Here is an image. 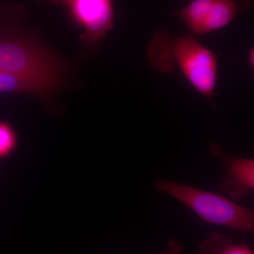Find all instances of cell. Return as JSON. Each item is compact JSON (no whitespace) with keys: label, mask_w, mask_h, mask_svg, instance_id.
<instances>
[{"label":"cell","mask_w":254,"mask_h":254,"mask_svg":"<svg viewBox=\"0 0 254 254\" xmlns=\"http://www.w3.org/2000/svg\"><path fill=\"white\" fill-rule=\"evenodd\" d=\"M41 1H47V0H41Z\"/></svg>","instance_id":"13"},{"label":"cell","mask_w":254,"mask_h":254,"mask_svg":"<svg viewBox=\"0 0 254 254\" xmlns=\"http://www.w3.org/2000/svg\"><path fill=\"white\" fill-rule=\"evenodd\" d=\"M200 254H254L245 243H238L220 232H211L199 245Z\"/></svg>","instance_id":"8"},{"label":"cell","mask_w":254,"mask_h":254,"mask_svg":"<svg viewBox=\"0 0 254 254\" xmlns=\"http://www.w3.org/2000/svg\"><path fill=\"white\" fill-rule=\"evenodd\" d=\"M240 10V4L236 0H215L203 24L201 35L226 27Z\"/></svg>","instance_id":"7"},{"label":"cell","mask_w":254,"mask_h":254,"mask_svg":"<svg viewBox=\"0 0 254 254\" xmlns=\"http://www.w3.org/2000/svg\"><path fill=\"white\" fill-rule=\"evenodd\" d=\"M208 151L225 168V179L220 185L222 193L239 203L254 191V159L227 154L223 146L216 142L209 145Z\"/></svg>","instance_id":"5"},{"label":"cell","mask_w":254,"mask_h":254,"mask_svg":"<svg viewBox=\"0 0 254 254\" xmlns=\"http://www.w3.org/2000/svg\"><path fill=\"white\" fill-rule=\"evenodd\" d=\"M248 63L251 67L254 68V48L251 49L249 52L248 55Z\"/></svg>","instance_id":"12"},{"label":"cell","mask_w":254,"mask_h":254,"mask_svg":"<svg viewBox=\"0 0 254 254\" xmlns=\"http://www.w3.org/2000/svg\"><path fill=\"white\" fill-rule=\"evenodd\" d=\"M62 6L81 30L79 41L88 51L98 48L114 28V0H47Z\"/></svg>","instance_id":"4"},{"label":"cell","mask_w":254,"mask_h":254,"mask_svg":"<svg viewBox=\"0 0 254 254\" xmlns=\"http://www.w3.org/2000/svg\"><path fill=\"white\" fill-rule=\"evenodd\" d=\"M153 187L187 205L203 222L254 234L253 209L225 195L163 179L155 180Z\"/></svg>","instance_id":"3"},{"label":"cell","mask_w":254,"mask_h":254,"mask_svg":"<svg viewBox=\"0 0 254 254\" xmlns=\"http://www.w3.org/2000/svg\"><path fill=\"white\" fill-rule=\"evenodd\" d=\"M183 251V246L181 242L175 239H172L169 240L165 250L156 254H182Z\"/></svg>","instance_id":"11"},{"label":"cell","mask_w":254,"mask_h":254,"mask_svg":"<svg viewBox=\"0 0 254 254\" xmlns=\"http://www.w3.org/2000/svg\"><path fill=\"white\" fill-rule=\"evenodd\" d=\"M18 146L16 131L9 123L0 121V159L8 158Z\"/></svg>","instance_id":"10"},{"label":"cell","mask_w":254,"mask_h":254,"mask_svg":"<svg viewBox=\"0 0 254 254\" xmlns=\"http://www.w3.org/2000/svg\"><path fill=\"white\" fill-rule=\"evenodd\" d=\"M27 13L21 4H0V71L46 82L61 91L69 81L73 63L23 26Z\"/></svg>","instance_id":"1"},{"label":"cell","mask_w":254,"mask_h":254,"mask_svg":"<svg viewBox=\"0 0 254 254\" xmlns=\"http://www.w3.org/2000/svg\"><path fill=\"white\" fill-rule=\"evenodd\" d=\"M147 55L159 72L180 71L193 89L213 100L218 83V58L193 36L173 37L159 30L147 47Z\"/></svg>","instance_id":"2"},{"label":"cell","mask_w":254,"mask_h":254,"mask_svg":"<svg viewBox=\"0 0 254 254\" xmlns=\"http://www.w3.org/2000/svg\"><path fill=\"white\" fill-rule=\"evenodd\" d=\"M215 0H191L176 16L192 34L201 35L202 28Z\"/></svg>","instance_id":"9"},{"label":"cell","mask_w":254,"mask_h":254,"mask_svg":"<svg viewBox=\"0 0 254 254\" xmlns=\"http://www.w3.org/2000/svg\"><path fill=\"white\" fill-rule=\"evenodd\" d=\"M59 88L34 78L0 71V93H19L34 95L53 108V100Z\"/></svg>","instance_id":"6"}]
</instances>
